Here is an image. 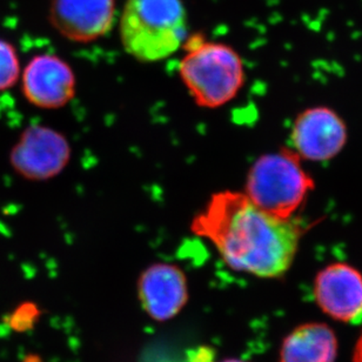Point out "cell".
Listing matches in <instances>:
<instances>
[{"mask_svg": "<svg viewBox=\"0 0 362 362\" xmlns=\"http://www.w3.org/2000/svg\"><path fill=\"white\" fill-rule=\"evenodd\" d=\"M189 228L209 240L230 269L264 279L287 273L303 237L296 220L271 216L237 191L211 195Z\"/></svg>", "mask_w": 362, "mask_h": 362, "instance_id": "obj_1", "label": "cell"}, {"mask_svg": "<svg viewBox=\"0 0 362 362\" xmlns=\"http://www.w3.org/2000/svg\"><path fill=\"white\" fill-rule=\"evenodd\" d=\"M122 45L140 63L173 56L187 35V12L181 0H126L119 21Z\"/></svg>", "mask_w": 362, "mask_h": 362, "instance_id": "obj_2", "label": "cell"}, {"mask_svg": "<svg viewBox=\"0 0 362 362\" xmlns=\"http://www.w3.org/2000/svg\"><path fill=\"white\" fill-rule=\"evenodd\" d=\"M179 76L199 107H223L240 93L246 81L244 60L225 42H206L202 35L185 40Z\"/></svg>", "mask_w": 362, "mask_h": 362, "instance_id": "obj_3", "label": "cell"}, {"mask_svg": "<svg viewBox=\"0 0 362 362\" xmlns=\"http://www.w3.org/2000/svg\"><path fill=\"white\" fill-rule=\"evenodd\" d=\"M314 181L293 150L278 151L258 158L248 170L245 194L255 205L280 219H293Z\"/></svg>", "mask_w": 362, "mask_h": 362, "instance_id": "obj_4", "label": "cell"}, {"mask_svg": "<svg viewBox=\"0 0 362 362\" xmlns=\"http://www.w3.org/2000/svg\"><path fill=\"white\" fill-rule=\"evenodd\" d=\"M70 159L71 146L66 136L44 125L28 126L10 152L13 171L30 181L56 178Z\"/></svg>", "mask_w": 362, "mask_h": 362, "instance_id": "obj_5", "label": "cell"}, {"mask_svg": "<svg viewBox=\"0 0 362 362\" xmlns=\"http://www.w3.org/2000/svg\"><path fill=\"white\" fill-rule=\"evenodd\" d=\"M21 90L28 104L42 110L63 108L74 100L77 78L66 60L51 53L33 57L21 74Z\"/></svg>", "mask_w": 362, "mask_h": 362, "instance_id": "obj_6", "label": "cell"}, {"mask_svg": "<svg viewBox=\"0 0 362 362\" xmlns=\"http://www.w3.org/2000/svg\"><path fill=\"white\" fill-rule=\"evenodd\" d=\"M349 138L341 117L325 106L307 108L293 124V151L305 160L327 161L337 157Z\"/></svg>", "mask_w": 362, "mask_h": 362, "instance_id": "obj_7", "label": "cell"}, {"mask_svg": "<svg viewBox=\"0 0 362 362\" xmlns=\"http://www.w3.org/2000/svg\"><path fill=\"white\" fill-rule=\"evenodd\" d=\"M136 293L144 312L152 320L165 322L177 317L187 305V276L175 264L154 262L140 273Z\"/></svg>", "mask_w": 362, "mask_h": 362, "instance_id": "obj_8", "label": "cell"}, {"mask_svg": "<svg viewBox=\"0 0 362 362\" xmlns=\"http://www.w3.org/2000/svg\"><path fill=\"white\" fill-rule=\"evenodd\" d=\"M117 18L115 0H52L51 26L74 42H94L111 32Z\"/></svg>", "mask_w": 362, "mask_h": 362, "instance_id": "obj_9", "label": "cell"}, {"mask_svg": "<svg viewBox=\"0 0 362 362\" xmlns=\"http://www.w3.org/2000/svg\"><path fill=\"white\" fill-rule=\"evenodd\" d=\"M314 299L328 317L344 324L362 322V274L356 267L335 262L315 276Z\"/></svg>", "mask_w": 362, "mask_h": 362, "instance_id": "obj_10", "label": "cell"}, {"mask_svg": "<svg viewBox=\"0 0 362 362\" xmlns=\"http://www.w3.org/2000/svg\"><path fill=\"white\" fill-rule=\"evenodd\" d=\"M338 340L327 325L305 324L286 337L280 362H335Z\"/></svg>", "mask_w": 362, "mask_h": 362, "instance_id": "obj_11", "label": "cell"}, {"mask_svg": "<svg viewBox=\"0 0 362 362\" xmlns=\"http://www.w3.org/2000/svg\"><path fill=\"white\" fill-rule=\"evenodd\" d=\"M21 60L13 44L0 38V90L13 88L21 78Z\"/></svg>", "mask_w": 362, "mask_h": 362, "instance_id": "obj_12", "label": "cell"}, {"mask_svg": "<svg viewBox=\"0 0 362 362\" xmlns=\"http://www.w3.org/2000/svg\"><path fill=\"white\" fill-rule=\"evenodd\" d=\"M39 310L32 303H25L18 307L11 317V327L16 331H26L33 327L35 321L38 319Z\"/></svg>", "mask_w": 362, "mask_h": 362, "instance_id": "obj_13", "label": "cell"}, {"mask_svg": "<svg viewBox=\"0 0 362 362\" xmlns=\"http://www.w3.org/2000/svg\"><path fill=\"white\" fill-rule=\"evenodd\" d=\"M354 362H362V335L356 346V354H354Z\"/></svg>", "mask_w": 362, "mask_h": 362, "instance_id": "obj_14", "label": "cell"}, {"mask_svg": "<svg viewBox=\"0 0 362 362\" xmlns=\"http://www.w3.org/2000/svg\"><path fill=\"white\" fill-rule=\"evenodd\" d=\"M23 362H45V360L42 359V356H37V354H28L23 359Z\"/></svg>", "mask_w": 362, "mask_h": 362, "instance_id": "obj_15", "label": "cell"}, {"mask_svg": "<svg viewBox=\"0 0 362 362\" xmlns=\"http://www.w3.org/2000/svg\"><path fill=\"white\" fill-rule=\"evenodd\" d=\"M220 362H246V361H243V360H240V359H225V360H223V361H220Z\"/></svg>", "mask_w": 362, "mask_h": 362, "instance_id": "obj_16", "label": "cell"}]
</instances>
